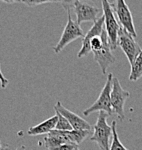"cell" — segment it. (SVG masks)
<instances>
[{
    "instance_id": "obj_1",
    "label": "cell",
    "mask_w": 142,
    "mask_h": 150,
    "mask_svg": "<svg viewBox=\"0 0 142 150\" xmlns=\"http://www.w3.org/2000/svg\"><path fill=\"white\" fill-rule=\"evenodd\" d=\"M109 116L107 112L100 111L96 124L93 126L94 131L90 139L96 142L101 150L110 149V140L113 137V130L111 126L107 123Z\"/></svg>"
},
{
    "instance_id": "obj_2",
    "label": "cell",
    "mask_w": 142,
    "mask_h": 150,
    "mask_svg": "<svg viewBox=\"0 0 142 150\" xmlns=\"http://www.w3.org/2000/svg\"><path fill=\"white\" fill-rule=\"evenodd\" d=\"M102 7L104 11V25L106 26V32L108 38L109 43L112 50H115L118 47V35L120 25L112 8L111 3L108 0H102Z\"/></svg>"
},
{
    "instance_id": "obj_3",
    "label": "cell",
    "mask_w": 142,
    "mask_h": 150,
    "mask_svg": "<svg viewBox=\"0 0 142 150\" xmlns=\"http://www.w3.org/2000/svg\"><path fill=\"white\" fill-rule=\"evenodd\" d=\"M112 83H113V74L109 73L107 76L106 82L100 94L96 101L88 108L83 111V114L85 116L90 115L95 112L104 111L107 112L109 115L113 113L111 103V93L112 90Z\"/></svg>"
},
{
    "instance_id": "obj_4",
    "label": "cell",
    "mask_w": 142,
    "mask_h": 150,
    "mask_svg": "<svg viewBox=\"0 0 142 150\" xmlns=\"http://www.w3.org/2000/svg\"><path fill=\"white\" fill-rule=\"evenodd\" d=\"M68 22L57 44L53 48L55 54H59L65 46L79 38H83L84 34L80 25L71 18V10H68Z\"/></svg>"
},
{
    "instance_id": "obj_5",
    "label": "cell",
    "mask_w": 142,
    "mask_h": 150,
    "mask_svg": "<svg viewBox=\"0 0 142 150\" xmlns=\"http://www.w3.org/2000/svg\"><path fill=\"white\" fill-rule=\"evenodd\" d=\"M130 93L121 87L117 78H113L112 90L111 93V103L113 112L117 115L118 119L123 121L125 119L124 105L129 98Z\"/></svg>"
},
{
    "instance_id": "obj_6",
    "label": "cell",
    "mask_w": 142,
    "mask_h": 150,
    "mask_svg": "<svg viewBox=\"0 0 142 150\" xmlns=\"http://www.w3.org/2000/svg\"><path fill=\"white\" fill-rule=\"evenodd\" d=\"M111 6L121 27L126 30L132 36L136 38L133 17L125 0H115V2L111 4Z\"/></svg>"
},
{
    "instance_id": "obj_7",
    "label": "cell",
    "mask_w": 142,
    "mask_h": 150,
    "mask_svg": "<svg viewBox=\"0 0 142 150\" xmlns=\"http://www.w3.org/2000/svg\"><path fill=\"white\" fill-rule=\"evenodd\" d=\"M118 46L121 47L131 65L141 51L139 45L136 41L134 37L122 27L120 28L118 31Z\"/></svg>"
},
{
    "instance_id": "obj_8",
    "label": "cell",
    "mask_w": 142,
    "mask_h": 150,
    "mask_svg": "<svg viewBox=\"0 0 142 150\" xmlns=\"http://www.w3.org/2000/svg\"><path fill=\"white\" fill-rule=\"evenodd\" d=\"M101 35L104 41V45L99 51L93 53V57L94 60L99 64L103 74L106 75L108 67L115 63V58L112 53L108 38L104 29L103 30Z\"/></svg>"
},
{
    "instance_id": "obj_9",
    "label": "cell",
    "mask_w": 142,
    "mask_h": 150,
    "mask_svg": "<svg viewBox=\"0 0 142 150\" xmlns=\"http://www.w3.org/2000/svg\"><path fill=\"white\" fill-rule=\"evenodd\" d=\"M73 9L76 15V22L80 25L84 22H96L100 9L95 4L88 1L78 0L74 4Z\"/></svg>"
},
{
    "instance_id": "obj_10",
    "label": "cell",
    "mask_w": 142,
    "mask_h": 150,
    "mask_svg": "<svg viewBox=\"0 0 142 150\" xmlns=\"http://www.w3.org/2000/svg\"><path fill=\"white\" fill-rule=\"evenodd\" d=\"M55 110L60 112L62 116L65 117L71 123L73 130H91L92 126L85 119L74 113L71 110H68L62 105L60 101H57L54 106Z\"/></svg>"
},
{
    "instance_id": "obj_11",
    "label": "cell",
    "mask_w": 142,
    "mask_h": 150,
    "mask_svg": "<svg viewBox=\"0 0 142 150\" xmlns=\"http://www.w3.org/2000/svg\"><path fill=\"white\" fill-rule=\"evenodd\" d=\"M104 16H101L98 18L92 28L89 30L85 35H84L82 41V47L78 54V58H82L83 56H86L91 52V48L90 46V41L92 38L96 35H101L103 30H104Z\"/></svg>"
},
{
    "instance_id": "obj_12",
    "label": "cell",
    "mask_w": 142,
    "mask_h": 150,
    "mask_svg": "<svg viewBox=\"0 0 142 150\" xmlns=\"http://www.w3.org/2000/svg\"><path fill=\"white\" fill-rule=\"evenodd\" d=\"M70 140L65 137L63 131L54 129L52 130L44 139V146L48 150L57 147L63 144H71Z\"/></svg>"
},
{
    "instance_id": "obj_13",
    "label": "cell",
    "mask_w": 142,
    "mask_h": 150,
    "mask_svg": "<svg viewBox=\"0 0 142 150\" xmlns=\"http://www.w3.org/2000/svg\"><path fill=\"white\" fill-rule=\"evenodd\" d=\"M57 122V116L55 115L51 118H48V119L45 120L43 123L37 125V126L29 128L27 131L28 135L35 137V136L49 134L51 131L55 129Z\"/></svg>"
},
{
    "instance_id": "obj_14",
    "label": "cell",
    "mask_w": 142,
    "mask_h": 150,
    "mask_svg": "<svg viewBox=\"0 0 142 150\" xmlns=\"http://www.w3.org/2000/svg\"><path fill=\"white\" fill-rule=\"evenodd\" d=\"M63 132L71 143L78 145L86 139L92 131L91 130H72L63 131Z\"/></svg>"
},
{
    "instance_id": "obj_15",
    "label": "cell",
    "mask_w": 142,
    "mask_h": 150,
    "mask_svg": "<svg viewBox=\"0 0 142 150\" xmlns=\"http://www.w3.org/2000/svg\"><path fill=\"white\" fill-rule=\"evenodd\" d=\"M131 67L132 68L129 79L132 82H135L142 77V51L136 56Z\"/></svg>"
},
{
    "instance_id": "obj_16",
    "label": "cell",
    "mask_w": 142,
    "mask_h": 150,
    "mask_svg": "<svg viewBox=\"0 0 142 150\" xmlns=\"http://www.w3.org/2000/svg\"><path fill=\"white\" fill-rule=\"evenodd\" d=\"M112 130H113V137H112L111 145L110 146L109 150H129L123 145L118 138V133L116 131V121H113L111 124Z\"/></svg>"
},
{
    "instance_id": "obj_17",
    "label": "cell",
    "mask_w": 142,
    "mask_h": 150,
    "mask_svg": "<svg viewBox=\"0 0 142 150\" xmlns=\"http://www.w3.org/2000/svg\"><path fill=\"white\" fill-rule=\"evenodd\" d=\"M55 115L57 116V122L56 124L55 129L60 131H72L73 130L71 123L64 116L57 110H55Z\"/></svg>"
},
{
    "instance_id": "obj_18",
    "label": "cell",
    "mask_w": 142,
    "mask_h": 150,
    "mask_svg": "<svg viewBox=\"0 0 142 150\" xmlns=\"http://www.w3.org/2000/svg\"><path fill=\"white\" fill-rule=\"evenodd\" d=\"M103 45H104V41H103V39L101 35L94 36L90 41V48H91V51H93V53L97 52V51H99L102 48Z\"/></svg>"
},
{
    "instance_id": "obj_19",
    "label": "cell",
    "mask_w": 142,
    "mask_h": 150,
    "mask_svg": "<svg viewBox=\"0 0 142 150\" xmlns=\"http://www.w3.org/2000/svg\"><path fill=\"white\" fill-rule=\"evenodd\" d=\"M22 2L29 7H35L45 3L60 2V0H22Z\"/></svg>"
},
{
    "instance_id": "obj_20",
    "label": "cell",
    "mask_w": 142,
    "mask_h": 150,
    "mask_svg": "<svg viewBox=\"0 0 142 150\" xmlns=\"http://www.w3.org/2000/svg\"><path fill=\"white\" fill-rule=\"evenodd\" d=\"M76 147H78V145L76 144H63L60 145L57 147L52 148L50 150H73Z\"/></svg>"
},
{
    "instance_id": "obj_21",
    "label": "cell",
    "mask_w": 142,
    "mask_h": 150,
    "mask_svg": "<svg viewBox=\"0 0 142 150\" xmlns=\"http://www.w3.org/2000/svg\"><path fill=\"white\" fill-rule=\"evenodd\" d=\"M78 0H60V2H61L62 7L65 10L68 11L73 8L75 3Z\"/></svg>"
},
{
    "instance_id": "obj_22",
    "label": "cell",
    "mask_w": 142,
    "mask_h": 150,
    "mask_svg": "<svg viewBox=\"0 0 142 150\" xmlns=\"http://www.w3.org/2000/svg\"><path fill=\"white\" fill-rule=\"evenodd\" d=\"M0 83H1V87L2 89H5L9 84V80L4 76L2 71L1 69V64H0Z\"/></svg>"
},
{
    "instance_id": "obj_23",
    "label": "cell",
    "mask_w": 142,
    "mask_h": 150,
    "mask_svg": "<svg viewBox=\"0 0 142 150\" xmlns=\"http://www.w3.org/2000/svg\"><path fill=\"white\" fill-rule=\"evenodd\" d=\"M1 1L5 2L7 4H13V3H17V2H22V0H0Z\"/></svg>"
},
{
    "instance_id": "obj_24",
    "label": "cell",
    "mask_w": 142,
    "mask_h": 150,
    "mask_svg": "<svg viewBox=\"0 0 142 150\" xmlns=\"http://www.w3.org/2000/svg\"><path fill=\"white\" fill-rule=\"evenodd\" d=\"M7 149V145L3 144L1 139H0V150H6Z\"/></svg>"
},
{
    "instance_id": "obj_25",
    "label": "cell",
    "mask_w": 142,
    "mask_h": 150,
    "mask_svg": "<svg viewBox=\"0 0 142 150\" xmlns=\"http://www.w3.org/2000/svg\"><path fill=\"white\" fill-rule=\"evenodd\" d=\"M15 150H25V146L24 145H22V146H18Z\"/></svg>"
},
{
    "instance_id": "obj_26",
    "label": "cell",
    "mask_w": 142,
    "mask_h": 150,
    "mask_svg": "<svg viewBox=\"0 0 142 150\" xmlns=\"http://www.w3.org/2000/svg\"><path fill=\"white\" fill-rule=\"evenodd\" d=\"M73 150H80V149H79L78 147H76V148H75V149H73Z\"/></svg>"
}]
</instances>
